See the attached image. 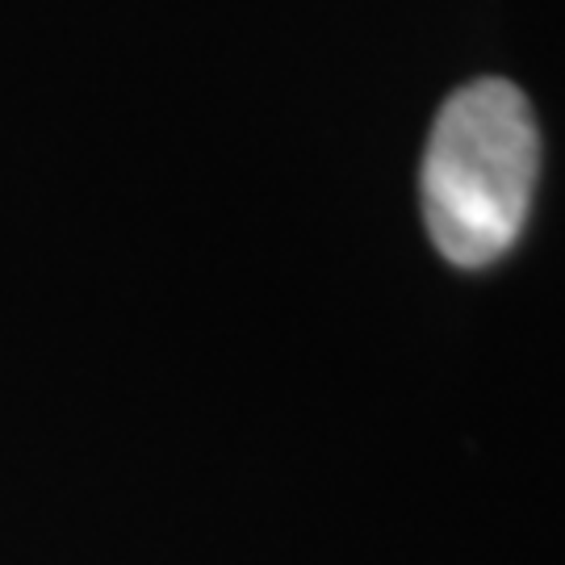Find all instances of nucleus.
Segmentation results:
<instances>
[{"label": "nucleus", "mask_w": 565, "mask_h": 565, "mask_svg": "<svg viewBox=\"0 0 565 565\" xmlns=\"http://www.w3.org/2000/svg\"><path fill=\"white\" fill-rule=\"evenodd\" d=\"M541 177V130L511 81L457 88L431 126L419 172L424 223L457 268L503 260L524 235Z\"/></svg>", "instance_id": "1"}]
</instances>
